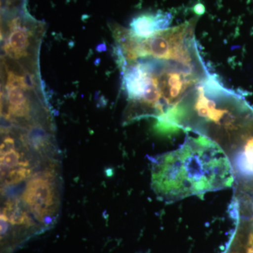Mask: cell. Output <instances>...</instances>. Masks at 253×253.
<instances>
[{
  "mask_svg": "<svg viewBox=\"0 0 253 253\" xmlns=\"http://www.w3.org/2000/svg\"><path fill=\"white\" fill-rule=\"evenodd\" d=\"M172 20V15L162 11L141 14L133 18L129 30L137 38L144 39L168 29Z\"/></svg>",
  "mask_w": 253,
  "mask_h": 253,
  "instance_id": "cell-5",
  "label": "cell"
},
{
  "mask_svg": "<svg viewBox=\"0 0 253 253\" xmlns=\"http://www.w3.org/2000/svg\"><path fill=\"white\" fill-rule=\"evenodd\" d=\"M234 174V196L253 199V108L229 129L218 144Z\"/></svg>",
  "mask_w": 253,
  "mask_h": 253,
  "instance_id": "cell-4",
  "label": "cell"
},
{
  "mask_svg": "<svg viewBox=\"0 0 253 253\" xmlns=\"http://www.w3.org/2000/svg\"><path fill=\"white\" fill-rule=\"evenodd\" d=\"M252 213H253V212H252Z\"/></svg>",
  "mask_w": 253,
  "mask_h": 253,
  "instance_id": "cell-7",
  "label": "cell"
},
{
  "mask_svg": "<svg viewBox=\"0 0 253 253\" xmlns=\"http://www.w3.org/2000/svg\"><path fill=\"white\" fill-rule=\"evenodd\" d=\"M151 188L166 203L234 186L230 162L215 143L187 136L177 149L150 158Z\"/></svg>",
  "mask_w": 253,
  "mask_h": 253,
  "instance_id": "cell-2",
  "label": "cell"
},
{
  "mask_svg": "<svg viewBox=\"0 0 253 253\" xmlns=\"http://www.w3.org/2000/svg\"><path fill=\"white\" fill-rule=\"evenodd\" d=\"M1 128V234L31 239L59 219L61 157L54 138L41 125H31L18 137Z\"/></svg>",
  "mask_w": 253,
  "mask_h": 253,
  "instance_id": "cell-1",
  "label": "cell"
},
{
  "mask_svg": "<svg viewBox=\"0 0 253 253\" xmlns=\"http://www.w3.org/2000/svg\"><path fill=\"white\" fill-rule=\"evenodd\" d=\"M131 63L135 99L127 111L136 121L164 117L211 74L200 51L179 57L145 56Z\"/></svg>",
  "mask_w": 253,
  "mask_h": 253,
  "instance_id": "cell-3",
  "label": "cell"
},
{
  "mask_svg": "<svg viewBox=\"0 0 253 253\" xmlns=\"http://www.w3.org/2000/svg\"><path fill=\"white\" fill-rule=\"evenodd\" d=\"M9 36L4 45V51L14 59L27 56L31 44V32L21 25V19L18 18L9 23Z\"/></svg>",
  "mask_w": 253,
  "mask_h": 253,
  "instance_id": "cell-6",
  "label": "cell"
}]
</instances>
